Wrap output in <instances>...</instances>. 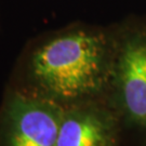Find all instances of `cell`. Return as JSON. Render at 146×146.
Wrapping results in <instances>:
<instances>
[{
	"instance_id": "1",
	"label": "cell",
	"mask_w": 146,
	"mask_h": 146,
	"mask_svg": "<svg viewBox=\"0 0 146 146\" xmlns=\"http://www.w3.org/2000/svg\"><path fill=\"white\" fill-rule=\"evenodd\" d=\"M116 37L72 27L38 42L27 58L36 93L63 106L101 100L110 92Z\"/></svg>"
},
{
	"instance_id": "2",
	"label": "cell",
	"mask_w": 146,
	"mask_h": 146,
	"mask_svg": "<svg viewBox=\"0 0 146 146\" xmlns=\"http://www.w3.org/2000/svg\"><path fill=\"white\" fill-rule=\"evenodd\" d=\"M110 92L120 120L146 133V31L131 29L116 38Z\"/></svg>"
},
{
	"instance_id": "3",
	"label": "cell",
	"mask_w": 146,
	"mask_h": 146,
	"mask_svg": "<svg viewBox=\"0 0 146 146\" xmlns=\"http://www.w3.org/2000/svg\"><path fill=\"white\" fill-rule=\"evenodd\" d=\"M63 105L36 92H14L0 121L1 146H56Z\"/></svg>"
},
{
	"instance_id": "4",
	"label": "cell",
	"mask_w": 146,
	"mask_h": 146,
	"mask_svg": "<svg viewBox=\"0 0 146 146\" xmlns=\"http://www.w3.org/2000/svg\"><path fill=\"white\" fill-rule=\"evenodd\" d=\"M120 121L101 100L65 106L56 146H118Z\"/></svg>"
}]
</instances>
